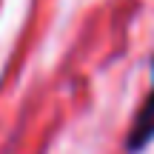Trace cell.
<instances>
[{
    "label": "cell",
    "mask_w": 154,
    "mask_h": 154,
    "mask_svg": "<svg viewBox=\"0 0 154 154\" xmlns=\"http://www.w3.org/2000/svg\"><path fill=\"white\" fill-rule=\"evenodd\" d=\"M151 143H154V60H151V88L131 120V128L126 134V151L137 154Z\"/></svg>",
    "instance_id": "obj_1"
}]
</instances>
